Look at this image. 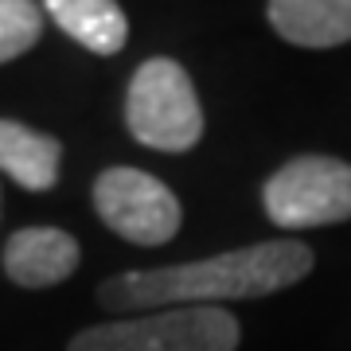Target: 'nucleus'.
I'll use <instances>...</instances> for the list:
<instances>
[{
  "label": "nucleus",
  "instance_id": "1",
  "mask_svg": "<svg viewBox=\"0 0 351 351\" xmlns=\"http://www.w3.org/2000/svg\"><path fill=\"white\" fill-rule=\"evenodd\" d=\"M308 274H313V250L297 239H277L188 265L117 274L98 285V304L110 313H156L184 304L254 301L297 285Z\"/></svg>",
  "mask_w": 351,
  "mask_h": 351
},
{
  "label": "nucleus",
  "instance_id": "2",
  "mask_svg": "<svg viewBox=\"0 0 351 351\" xmlns=\"http://www.w3.org/2000/svg\"><path fill=\"white\" fill-rule=\"evenodd\" d=\"M242 328L223 304L156 308L82 328L66 351H239Z\"/></svg>",
  "mask_w": 351,
  "mask_h": 351
},
{
  "label": "nucleus",
  "instance_id": "3",
  "mask_svg": "<svg viewBox=\"0 0 351 351\" xmlns=\"http://www.w3.org/2000/svg\"><path fill=\"white\" fill-rule=\"evenodd\" d=\"M125 125L133 141L156 152H188L203 137V106L195 82L176 59L137 66L125 94Z\"/></svg>",
  "mask_w": 351,
  "mask_h": 351
},
{
  "label": "nucleus",
  "instance_id": "4",
  "mask_svg": "<svg viewBox=\"0 0 351 351\" xmlns=\"http://www.w3.org/2000/svg\"><path fill=\"white\" fill-rule=\"evenodd\" d=\"M265 215L285 230L351 219V164L336 156H297L281 164L262 191Z\"/></svg>",
  "mask_w": 351,
  "mask_h": 351
},
{
  "label": "nucleus",
  "instance_id": "5",
  "mask_svg": "<svg viewBox=\"0 0 351 351\" xmlns=\"http://www.w3.org/2000/svg\"><path fill=\"white\" fill-rule=\"evenodd\" d=\"M94 207L101 223L133 246H164L184 223L172 188L141 168H106L94 180Z\"/></svg>",
  "mask_w": 351,
  "mask_h": 351
},
{
  "label": "nucleus",
  "instance_id": "6",
  "mask_svg": "<svg viewBox=\"0 0 351 351\" xmlns=\"http://www.w3.org/2000/svg\"><path fill=\"white\" fill-rule=\"evenodd\" d=\"M78 242L59 226H24L4 246V274L20 289H51L78 269Z\"/></svg>",
  "mask_w": 351,
  "mask_h": 351
},
{
  "label": "nucleus",
  "instance_id": "7",
  "mask_svg": "<svg viewBox=\"0 0 351 351\" xmlns=\"http://www.w3.org/2000/svg\"><path fill=\"white\" fill-rule=\"evenodd\" d=\"M269 24L293 47L351 43V0H269Z\"/></svg>",
  "mask_w": 351,
  "mask_h": 351
},
{
  "label": "nucleus",
  "instance_id": "8",
  "mask_svg": "<svg viewBox=\"0 0 351 351\" xmlns=\"http://www.w3.org/2000/svg\"><path fill=\"white\" fill-rule=\"evenodd\" d=\"M59 160H63V145L51 133L0 117V172L16 180L27 191H51L59 184Z\"/></svg>",
  "mask_w": 351,
  "mask_h": 351
},
{
  "label": "nucleus",
  "instance_id": "9",
  "mask_svg": "<svg viewBox=\"0 0 351 351\" xmlns=\"http://www.w3.org/2000/svg\"><path fill=\"white\" fill-rule=\"evenodd\" d=\"M51 20L94 55H117L129 39V20L117 0H43Z\"/></svg>",
  "mask_w": 351,
  "mask_h": 351
},
{
  "label": "nucleus",
  "instance_id": "10",
  "mask_svg": "<svg viewBox=\"0 0 351 351\" xmlns=\"http://www.w3.org/2000/svg\"><path fill=\"white\" fill-rule=\"evenodd\" d=\"M43 36V8L36 0H0V66L27 55Z\"/></svg>",
  "mask_w": 351,
  "mask_h": 351
}]
</instances>
